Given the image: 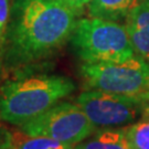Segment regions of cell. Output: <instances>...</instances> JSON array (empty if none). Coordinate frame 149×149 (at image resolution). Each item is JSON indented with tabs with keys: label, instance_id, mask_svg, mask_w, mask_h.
Listing matches in <instances>:
<instances>
[{
	"label": "cell",
	"instance_id": "6da1fadb",
	"mask_svg": "<svg viewBox=\"0 0 149 149\" xmlns=\"http://www.w3.org/2000/svg\"><path fill=\"white\" fill-rule=\"evenodd\" d=\"M82 12L54 0H13L0 45L5 70L33 69L70 41Z\"/></svg>",
	"mask_w": 149,
	"mask_h": 149
},
{
	"label": "cell",
	"instance_id": "7a4b0ae2",
	"mask_svg": "<svg viewBox=\"0 0 149 149\" xmlns=\"http://www.w3.org/2000/svg\"><path fill=\"white\" fill-rule=\"evenodd\" d=\"M65 75L32 74L0 85V120L20 127L40 116L75 91Z\"/></svg>",
	"mask_w": 149,
	"mask_h": 149
},
{
	"label": "cell",
	"instance_id": "3957f363",
	"mask_svg": "<svg viewBox=\"0 0 149 149\" xmlns=\"http://www.w3.org/2000/svg\"><path fill=\"white\" fill-rule=\"evenodd\" d=\"M69 43L83 63L124 62L136 55L125 26L101 18H81Z\"/></svg>",
	"mask_w": 149,
	"mask_h": 149
},
{
	"label": "cell",
	"instance_id": "277c9868",
	"mask_svg": "<svg viewBox=\"0 0 149 149\" xmlns=\"http://www.w3.org/2000/svg\"><path fill=\"white\" fill-rule=\"evenodd\" d=\"M80 74L86 90L126 95L149 90V63L137 54L124 62L82 63Z\"/></svg>",
	"mask_w": 149,
	"mask_h": 149
},
{
	"label": "cell",
	"instance_id": "5b68a950",
	"mask_svg": "<svg viewBox=\"0 0 149 149\" xmlns=\"http://www.w3.org/2000/svg\"><path fill=\"white\" fill-rule=\"evenodd\" d=\"M19 128L29 135L49 137L73 147L97 129L81 107L70 102H60Z\"/></svg>",
	"mask_w": 149,
	"mask_h": 149
},
{
	"label": "cell",
	"instance_id": "8992f818",
	"mask_svg": "<svg viewBox=\"0 0 149 149\" xmlns=\"http://www.w3.org/2000/svg\"><path fill=\"white\" fill-rule=\"evenodd\" d=\"M75 103L96 128L127 127L144 117L138 95L85 90Z\"/></svg>",
	"mask_w": 149,
	"mask_h": 149
},
{
	"label": "cell",
	"instance_id": "52a82bcc",
	"mask_svg": "<svg viewBox=\"0 0 149 149\" xmlns=\"http://www.w3.org/2000/svg\"><path fill=\"white\" fill-rule=\"evenodd\" d=\"M124 22L136 54L149 61V0L136 6Z\"/></svg>",
	"mask_w": 149,
	"mask_h": 149
},
{
	"label": "cell",
	"instance_id": "ba28073f",
	"mask_svg": "<svg viewBox=\"0 0 149 149\" xmlns=\"http://www.w3.org/2000/svg\"><path fill=\"white\" fill-rule=\"evenodd\" d=\"M0 149H73V146L44 136L29 135L23 130L6 132Z\"/></svg>",
	"mask_w": 149,
	"mask_h": 149
},
{
	"label": "cell",
	"instance_id": "9c48e42d",
	"mask_svg": "<svg viewBox=\"0 0 149 149\" xmlns=\"http://www.w3.org/2000/svg\"><path fill=\"white\" fill-rule=\"evenodd\" d=\"M141 1L143 0H92L87 7L91 17L123 22L129 12Z\"/></svg>",
	"mask_w": 149,
	"mask_h": 149
},
{
	"label": "cell",
	"instance_id": "30bf717a",
	"mask_svg": "<svg viewBox=\"0 0 149 149\" xmlns=\"http://www.w3.org/2000/svg\"><path fill=\"white\" fill-rule=\"evenodd\" d=\"M125 128H98L73 149H129Z\"/></svg>",
	"mask_w": 149,
	"mask_h": 149
},
{
	"label": "cell",
	"instance_id": "8fae6325",
	"mask_svg": "<svg viewBox=\"0 0 149 149\" xmlns=\"http://www.w3.org/2000/svg\"><path fill=\"white\" fill-rule=\"evenodd\" d=\"M129 149H149V117H143L125 128Z\"/></svg>",
	"mask_w": 149,
	"mask_h": 149
},
{
	"label": "cell",
	"instance_id": "7c38bea8",
	"mask_svg": "<svg viewBox=\"0 0 149 149\" xmlns=\"http://www.w3.org/2000/svg\"><path fill=\"white\" fill-rule=\"evenodd\" d=\"M10 9V0H0V45H1V41H2V38L5 34L7 23H8Z\"/></svg>",
	"mask_w": 149,
	"mask_h": 149
},
{
	"label": "cell",
	"instance_id": "4fadbf2b",
	"mask_svg": "<svg viewBox=\"0 0 149 149\" xmlns=\"http://www.w3.org/2000/svg\"><path fill=\"white\" fill-rule=\"evenodd\" d=\"M59 3H62V5L66 6L69 8H72L76 11H80V12H83V9L85 8L86 6L90 5V2L92 0H54Z\"/></svg>",
	"mask_w": 149,
	"mask_h": 149
},
{
	"label": "cell",
	"instance_id": "5bb4252c",
	"mask_svg": "<svg viewBox=\"0 0 149 149\" xmlns=\"http://www.w3.org/2000/svg\"><path fill=\"white\" fill-rule=\"evenodd\" d=\"M137 95H138L139 101L141 103L144 117H149V90L145 91L143 93H139Z\"/></svg>",
	"mask_w": 149,
	"mask_h": 149
},
{
	"label": "cell",
	"instance_id": "9a60e30c",
	"mask_svg": "<svg viewBox=\"0 0 149 149\" xmlns=\"http://www.w3.org/2000/svg\"><path fill=\"white\" fill-rule=\"evenodd\" d=\"M3 72H5V68H3V64H2V60L0 58V83H1V81H2Z\"/></svg>",
	"mask_w": 149,
	"mask_h": 149
},
{
	"label": "cell",
	"instance_id": "2e32d148",
	"mask_svg": "<svg viewBox=\"0 0 149 149\" xmlns=\"http://www.w3.org/2000/svg\"><path fill=\"white\" fill-rule=\"evenodd\" d=\"M147 62H148V63H149V61H147Z\"/></svg>",
	"mask_w": 149,
	"mask_h": 149
}]
</instances>
